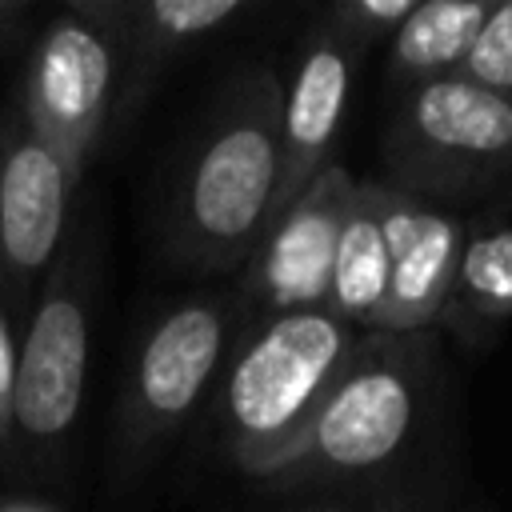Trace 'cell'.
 Instances as JSON below:
<instances>
[{"mask_svg": "<svg viewBox=\"0 0 512 512\" xmlns=\"http://www.w3.org/2000/svg\"><path fill=\"white\" fill-rule=\"evenodd\" d=\"M444 360L428 332H360L340 380L300 432L288 460L264 480L280 492L380 488L432 444Z\"/></svg>", "mask_w": 512, "mask_h": 512, "instance_id": "cell-1", "label": "cell"}, {"mask_svg": "<svg viewBox=\"0 0 512 512\" xmlns=\"http://www.w3.org/2000/svg\"><path fill=\"white\" fill-rule=\"evenodd\" d=\"M280 100L284 84L268 64L244 68L220 92L168 208V248L180 264L232 272L252 260L280 200Z\"/></svg>", "mask_w": 512, "mask_h": 512, "instance_id": "cell-2", "label": "cell"}, {"mask_svg": "<svg viewBox=\"0 0 512 512\" xmlns=\"http://www.w3.org/2000/svg\"><path fill=\"white\" fill-rule=\"evenodd\" d=\"M360 332L328 308L240 332L220 372V444L248 480H268L340 380Z\"/></svg>", "mask_w": 512, "mask_h": 512, "instance_id": "cell-3", "label": "cell"}, {"mask_svg": "<svg viewBox=\"0 0 512 512\" xmlns=\"http://www.w3.org/2000/svg\"><path fill=\"white\" fill-rule=\"evenodd\" d=\"M96 300V232L72 228L44 272L16 340L8 456L36 476L60 468L84 408Z\"/></svg>", "mask_w": 512, "mask_h": 512, "instance_id": "cell-4", "label": "cell"}, {"mask_svg": "<svg viewBox=\"0 0 512 512\" xmlns=\"http://www.w3.org/2000/svg\"><path fill=\"white\" fill-rule=\"evenodd\" d=\"M384 184L436 204L512 180V96L464 76L400 92L384 128Z\"/></svg>", "mask_w": 512, "mask_h": 512, "instance_id": "cell-5", "label": "cell"}, {"mask_svg": "<svg viewBox=\"0 0 512 512\" xmlns=\"http://www.w3.org/2000/svg\"><path fill=\"white\" fill-rule=\"evenodd\" d=\"M240 304L232 296H192L156 316L144 332L116 424V480L136 476L220 384L240 340Z\"/></svg>", "mask_w": 512, "mask_h": 512, "instance_id": "cell-6", "label": "cell"}, {"mask_svg": "<svg viewBox=\"0 0 512 512\" xmlns=\"http://www.w3.org/2000/svg\"><path fill=\"white\" fill-rule=\"evenodd\" d=\"M120 92V44L96 0H72L36 36L20 88L24 124L84 176L112 124Z\"/></svg>", "mask_w": 512, "mask_h": 512, "instance_id": "cell-7", "label": "cell"}, {"mask_svg": "<svg viewBox=\"0 0 512 512\" xmlns=\"http://www.w3.org/2000/svg\"><path fill=\"white\" fill-rule=\"evenodd\" d=\"M80 180L72 160L36 136L16 108L0 128V308L16 328L72 232Z\"/></svg>", "mask_w": 512, "mask_h": 512, "instance_id": "cell-8", "label": "cell"}, {"mask_svg": "<svg viewBox=\"0 0 512 512\" xmlns=\"http://www.w3.org/2000/svg\"><path fill=\"white\" fill-rule=\"evenodd\" d=\"M352 192H356V176L332 160L296 200H288L272 216L252 260L244 264L248 276H244V292L236 296L244 328L284 312L328 308L336 240Z\"/></svg>", "mask_w": 512, "mask_h": 512, "instance_id": "cell-9", "label": "cell"}, {"mask_svg": "<svg viewBox=\"0 0 512 512\" xmlns=\"http://www.w3.org/2000/svg\"><path fill=\"white\" fill-rule=\"evenodd\" d=\"M364 48L340 36L328 20L312 28L304 48L296 52L292 76L280 100V200L276 212L296 200L328 164L332 144L340 136L352 84L360 72Z\"/></svg>", "mask_w": 512, "mask_h": 512, "instance_id": "cell-10", "label": "cell"}, {"mask_svg": "<svg viewBox=\"0 0 512 512\" xmlns=\"http://www.w3.org/2000/svg\"><path fill=\"white\" fill-rule=\"evenodd\" d=\"M384 236H388V288L376 328L380 332L436 328L456 280V264L468 244V220L384 184Z\"/></svg>", "mask_w": 512, "mask_h": 512, "instance_id": "cell-11", "label": "cell"}, {"mask_svg": "<svg viewBox=\"0 0 512 512\" xmlns=\"http://www.w3.org/2000/svg\"><path fill=\"white\" fill-rule=\"evenodd\" d=\"M120 44L116 124H128L156 92L164 72L228 20L248 12V0H96Z\"/></svg>", "mask_w": 512, "mask_h": 512, "instance_id": "cell-12", "label": "cell"}, {"mask_svg": "<svg viewBox=\"0 0 512 512\" xmlns=\"http://www.w3.org/2000/svg\"><path fill=\"white\" fill-rule=\"evenodd\" d=\"M388 288V236H384V180H356L348 200L336 264L328 284V312L356 332H372Z\"/></svg>", "mask_w": 512, "mask_h": 512, "instance_id": "cell-13", "label": "cell"}, {"mask_svg": "<svg viewBox=\"0 0 512 512\" xmlns=\"http://www.w3.org/2000/svg\"><path fill=\"white\" fill-rule=\"evenodd\" d=\"M488 8L492 0H416L412 16L388 40V80L408 92L416 84L460 76Z\"/></svg>", "mask_w": 512, "mask_h": 512, "instance_id": "cell-14", "label": "cell"}, {"mask_svg": "<svg viewBox=\"0 0 512 512\" xmlns=\"http://www.w3.org/2000/svg\"><path fill=\"white\" fill-rule=\"evenodd\" d=\"M512 316V228L468 232L440 324L460 340H488Z\"/></svg>", "mask_w": 512, "mask_h": 512, "instance_id": "cell-15", "label": "cell"}, {"mask_svg": "<svg viewBox=\"0 0 512 512\" xmlns=\"http://www.w3.org/2000/svg\"><path fill=\"white\" fill-rule=\"evenodd\" d=\"M460 76L488 88V92H500V96H512V0H492L464 64H460Z\"/></svg>", "mask_w": 512, "mask_h": 512, "instance_id": "cell-16", "label": "cell"}, {"mask_svg": "<svg viewBox=\"0 0 512 512\" xmlns=\"http://www.w3.org/2000/svg\"><path fill=\"white\" fill-rule=\"evenodd\" d=\"M416 0H344L324 12V20L348 36L356 48H372L380 40H392V32L412 16Z\"/></svg>", "mask_w": 512, "mask_h": 512, "instance_id": "cell-17", "label": "cell"}, {"mask_svg": "<svg viewBox=\"0 0 512 512\" xmlns=\"http://www.w3.org/2000/svg\"><path fill=\"white\" fill-rule=\"evenodd\" d=\"M12 384H16V324L0 308V456L12 444Z\"/></svg>", "mask_w": 512, "mask_h": 512, "instance_id": "cell-18", "label": "cell"}, {"mask_svg": "<svg viewBox=\"0 0 512 512\" xmlns=\"http://www.w3.org/2000/svg\"><path fill=\"white\" fill-rule=\"evenodd\" d=\"M20 12H24V4H12V0H0V40L12 32V24L20 20Z\"/></svg>", "mask_w": 512, "mask_h": 512, "instance_id": "cell-19", "label": "cell"}, {"mask_svg": "<svg viewBox=\"0 0 512 512\" xmlns=\"http://www.w3.org/2000/svg\"><path fill=\"white\" fill-rule=\"evenodd\" d=\"M0 512H52V508H36V504H0Z\"/></svg>", "mask_w": 512, "mask_h": 512, "instance_id": "cell-20", "label": "cell"}, {"mask_svg": "<svg viewBox=\"0 0 512 512\" xmlns=\"http://www.w3.org/2000/svg\"><path fill=\"white\" fill-rule=\"evenodd\" d=\"M312 512H348V508H340V504H332V508H312Z\"/></svg>", "mask_w": 512, "mask_h": 512, "instance_id": "cell-21", "label": "cell"}]
</instances>
